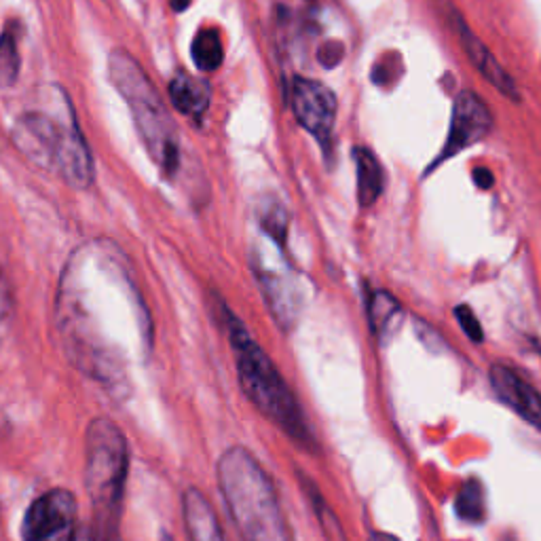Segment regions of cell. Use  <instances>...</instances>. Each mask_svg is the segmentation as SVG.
I'll list each match as a JSON object with an SVG mask.
<instances>
[{
  "label": "cell",
  "mask_w": 541,
  "mask_h": 541,
  "mask_svg": "<svg viewBox=\"0 0 541 541\" xmlns=\"http://www.w3.org/2000/svg\"><path fill=\"white\" fill-rule=\"evenodd\" d=\"M58 328L70 360L119 387L153 351V320L123 252L98 239L68 260L58 294Z\"/></svg>",
  "instance_id": "cell-1"
},
{
  "label": "cell",
  "mask_w": 541,
  "mask_h": 541,
  "mask_svg": "<svg viewBox=\"0 0 541 541\" xmlns=\"http://www.w3.org/2000/svg\"><path fill=\"white\" fill-rule=\"evenodd\" d=\"M218 491L233 525L244 541H294L290 522L284 514L277 489L244 446L222 453L216 465Z\"/></svg>",
  "instance_id": "cell-2"
},
{
  "label": "cell",
  "mask_w": 541,
  "mask_h": 541,
  "mask_svg": "<svg viewBox=\"0 0 541 541\" xmlns=\"http://www.w3.org/2000/svg\"><path fill=\"white\" fill-rule=\"evenodd\" d=\"M222 322L227 328L239 385L246 398L258 408L260 415L282 429L290 440L301 444L307 451H313L317 446L313 429L282 372L277 370L267 351L252 339L244 322L227 305H222Z\"/></svg>",
  "instance_id": "cell-3"
},
{
  "label": "cell",
  "mask_w": 541,
  "mask_h": 541,
  "mask_svg": "<svg viewBox=\"0 0 541 541\" xmlns=\"http://www.w3.org/2000/svg\"><path fill=\"white\" fill-rule=\"evenodd\" d=\"M108 74L115 89L134 115L138 134L148 155L161 167L165 176L174 178L180 170V138L176 123L153 87L142 66L123 49H115L108 58Z\"/></svg>",
  "instance_id": "cell-4"
},
{
  "label": "cell",
  "mask_w": 541,
  "mask_h": 541,
  "mask_svg": "<svg viewBox=\"0 0 541 541\" xmlns=\"http://www.w3.org/2000/svg\"><path fill=\"white\" fill-rule=\"evenodd\" d=\"M13 140L32 163L58 172L72 189L83 191L93 182V159L70 104L64 117L45 110L22 115L15 123Z\"/></svg>",
  "instance_id": "cell-5"
},
{
  "label": "cell",
  "mask_w": 541,
  "mask_h": 541,
  "mask_svg": "<svg viewBox=\"0 0 541 541\" xmlns=\"http://www.w3.org/2000/svg\"><path fill=\"white\" fill-rule=\"evenodd\" d=\"M127 470L129 446L121 427L106 417L93 419L85 434V487L104 539L117 535Z\"/></svg>",
  "instance_id": "cell-6"
},
{
  "label": "cell",
  "mask_w": 541,
  "mask_h": 541,
  "mask_svg": "<svg viewBox=\"0 0 541 541\" xmlns=\"http://www.w3.org/2000/svg\"><path fill=\"white\" fill-rule=\"evenodd\" d=\"M77 499L66 489H51L30 503L22 522V541H74Z\"/></svg>",
  "instance_id": "cell-7"
},
{
  "label": "cell",
  "mask_w": 541,
  "mask_h": 541,
  "mask_svg": "<svg viewBox=\"0 0 541 541\" xmlns=\"http://www.w3.org/2000/svg\"><path fill=\"white\" fill-rule=\"evenodd\" d=\"M252 269L275 324L284 332H290L301 320L305 307V296L296 275L292 271L267 267L258 258L252 260Z\"/></svg>",
  "instance_id": "cell-8"
},
{
  "label": "cell",
  "mask_w": 541,
  "mask_h": 541,
  "mask_svg": "<svg viewBox=\"0 0 541 541\" xmlns=\"http://www.w3.org/2000/svg\"><path fill=\"white\" fill-rule=\"evenodd\" d=\"M292 110L311 136L326 142L337 119V96L326 85L296 77L292 83Z\"/></svg>",
  "instance_id": "cell-9"
},
{
  "label": "cell",
  "mask_w": 541,
  "mask_h": 541,
  "mask_svg": "<svg viewBox=\"0 0 541 541\" xmlns=\"http://www.w3.org/2000/svg\"><path fill=\"white\" fill-rule=\"evenodd\" d=\"M491 129H493V115L489 106L472 91L459 93L453 106L449 140H446L442 148L438 163L449 157H455L459 151H463L465 146H472L480 142L482 138H487Z\"/></svg>",
  "instance_id": "cell-10"
},
{
  "label": "cell",
  "mask_w": 541,
  "mask_h": 541,
  "mask_svg": "<svg viewBox=\"0 0 541 541\" xmlns=\"http://www.w3.org/2000/svg\"><path fill=\"white\" fill-rule=\"evenodd\" d=\"M489 383L497 400L541 432V394L506 364H493Z\"/></svg>",
  "instance_id": "cell-11"
},
{
  "label": "cell",
  "mask_w": 541,
  "mask_h": 541,
  "mask_svg": "<svg viewBox=\"0 0 541 541\" xmlns=\"http://www.w3.org/2000/svg\"><path fill=\"white\" fill-rule=\"evenodd\" d=\"M453 26H455V30L459 34V41H461L465 53H468V58L472 60V64L476 66V70L497 91H501L503 96L510 98L512 102H518L520 96H518V87H516L514 79L510 77V74L506 70L501 68V64L493 58V53L489 51V47L478 39V36L470 30L468 24L463 22V17L457 11H453Z\"/></svg>",
  "instance_id": "cell-12"
},
{
  "label": "cell",
  "mask_w": 541,
  "mask_h": 541,
  "mask_svg": "<svg viewBox=\"0 0 541 541\" xmlns=\"http://www.w3.org/2000/svg\"><path fill=\"white\" fill-rule=\"evenodd\" d=\"M182 518L191 541H227L210 499L195 487L182 493Z\"/></svg>",
  "instance_id": "cell-13"
},
{
  "label": "cell",
  "mask_w": 541,
  "mask_h": 541,
  "mask_svg": "<svg viewBox=\"0 0 541 541\" xmlns=\"http://www.w3.org/2000/svg\"><path fill=\"white\" fill-rule=\"evenodd\" d=\"M368 324L379 345H387L398 332L404 320V307L398 298L387 290H375L366 301Z\"/></svg>",
  "instance_id": "cell-14"
},
{
  "label": "cell",
  "mask_w": 541,
  "mask_h": 541,
  "mask_svg": "<svg viewBox=\"0 0 541 541\" xmlns=\"http://www.w3.org/2000/svg\"><path fill=\"white\" fill-rule=\"evenodd\" d=\"M170 100L178 113L199 119L210 106V87L205 81L180 72L170 83Z\"/></svg>",
  "instance_id": "cell-15"
},
{
  "label": "cell",
  "mask_w": 541,
  "mask_h": 541,
  "mask_svg": "<svg viewBox=\"0 0 541 541\" xmlns=\"http://www.w3.org/2000/svg\"><path fill=\"white\" fill-rule=\"evenodd\" d=\"M356 174H358V201L362 208L375 205L385 189V174L379 159L368 148H356Z\"/></svg>",
  "instance_id": "cell-16"
},
{
  "label": "cell",
  "mask_w": 541,
  "mask_h": 541,
  "mask_svg": "<svg viewBox=\"0 0 541 541\" xmlns=\"http://www.w3.org/2000/svg\"><path fill=\"white\" fill-rule=\"evenodd\" d=\"M296 476H298V480H301V489L309 501V506H311L317 522H320L324 535L330 541H347L337 514H334V510L326 503L324 495L320 493V489H317L315 480H311L305 472H296Z\"/></svg>",
  "instance_id": "cell-17"
},
{
  "label": "cell",
  "mask_w": 541,
  "mask_h": 541,
  "mask_svg": "<svg viewBox=\"0 0 541 541\" xmlns=\"http://www.w3.org/2000/svg\"><path fill=\"white\" fill-rule=\"evenodd\" d=\"M455 510L461 520L472 522V525H480L487 518V499H484V487L478 480H468L461 487L457 499H455Z\"/></svg>",
  "instance_id": "cell-18"
},
{
  "label": "cell",
  "mask_w": 541,
  "mask_h": 541,
  "mask_svg": "<svg viewBox=\"0 0 541 541\" xmlns=\"http://www.w3.org/2000/svg\"><path fill=\"white\" fill-rule=\"evenodd\" d=\"M191 49L195 66L205 72L220 68L222 60H225V51H222V41L216 30H201L195 36Z\"/></svg>",
  "instance_id": "cell-19"
},
{
  "label": "cell",
  "mask_w": 541,
  "mask_h": 541,
  "mask_svg": "<svg viewBox=\"0 0 541 541\" xmlns=\"http://www.w3.org/2000/svg\"><path fill=\"white\" fill-rule=\"evenodd\" d=\"M20 47H17V34L5 30L0 34V87H13L20 79Z\"/></svg>",
  "instance_id": "cell-20"
},
{
  "label": "cell",
  "mask_w": 541,
  "mask_h": 541,
  "mask_svg": "<svg viewBox=\"0 0 541 541\" xmlns=\"http://www.w3.org/2000/svg\"><path fill=\"white\" fill-rule=\"evenodd\" d=\"M260 227L265 235L275 241L277 248H286V235H288V216L286 210L279 203H271L260 214Z\"/></svg>",
  "instance_id": "cell-21"
},
{
  "label": "cell",
  "mask_w": 541,
  "mask_h": 541,
  "mask_svg": "<svg viewBox=\"0 0 541 541\" xmlns=\"http://www.w3.org/2000/svg\"><path fill=\"white\" fill-rule=\"evenodd\" d=\"M455 320L461 326L465 337H468L472 343L480 345L484 341L482 324L478 322V317H476V313L472 311L470 305H459V307H455Z\"/></svg>",
  "instance_id": "cell-22"
},
{
  "label": "cell",
  "mask_w": 541,
  "mask_h": 541,
  "mask_svg": "<svg viewBox=\"0 0 541 541\" xmlns=\"http://www.w3.org/2000/svg\"><path fill=\"white\" fill-rule=\"evenodd\" d=\"M11 309H13V290L3 267H0V322L7 320Z\"/></svg>",
  "instance_id": "cell-23"
},
{
  "label": "cell",
  "mask_w": 541,
  "mask_h": 541,
  "mask_svg": "<svg viewBox=\"0 0 541 541\" xmlns=\"http://www.w3.org/2000/svg\"><path fill=\"white\" fill-rule=\"evenodd\" d=\"M343 60V47L339 43H330L322 47L320 51V62L324 66H337Z\"/></svg>",
  "instance_id": "cell-24"
},
{
  "label": "cell",
  "mask_w": 541,
  "mask_h": 541,
  "mask_svg": "<svg viewBox=\"0 0 541 541\" xmlns=\"http://www.w3.org/2000/svg\"><path fill=\"white\" fill-rule=\"evenodd\" d=\"M474 182H476L478 189L487 191V189H491V186H493L495 178H493L491 170H487V167H476V170H474Z\"/></svg>",
  "instance_id": "cell-25"
},
{
  "label": "cell",
  "mask_w": 541,
  "mask_h": 541,
  "mask_svg": "<svg viewBox=\"0 0 541 541\" xmlns=\"http://www.w3.org/2000/svg\"><path fill=\"white\" fill-rule=\"evenodd\" d=\"M368 541H400V539H398V537H394V535H389V533L375 531V533H370Z\"/></svg>",
  "instance_id": "cell-26"
},
{
  "label": "cell",
  "mask_w": 541,
  "mask_h": 541,
  "mask_svg": "<svg viewBox=\"0 0 541 541\" xmlns=\"http://www.w3.org/2000/svg\"><path fill=\"white\" fill-rule=\"evenodd\" d=\"M189 5H191V0H172V7H174L176 11H184Z\"/></svg>",
  "instance_id": "cell-27"
},
{
  "label": "cell",
  "mask_w": 541,
  "mask_h": 541,
  "mask_svg": "<svg viewBox=\"0 0 541 541\" xmlns=\"http://www.w3.org/2000/svg\"><path fill=\"white\" fill-rule=\"evenodd\" d=\"M104 541H121V537H119V535H110V537H106Z\"/></svg>",
  "instance_id": "cell-28"
},
{
  "label": "cell",
  "mask_w": 541,
  "mask_h": 541,
  "mask_svg": "<svg viewBox=\"0 0 541 541\" xmlns=\"http://www.w3.org/2000/svg\"><path fill=\"white\" fill-rule=\"evenodd\" d=\"M161 541H174V539H172V537H170V535H165V537H163V539H161Z\"/></svg>",
  "instance_id": "cell-29"
}]
</instances>
